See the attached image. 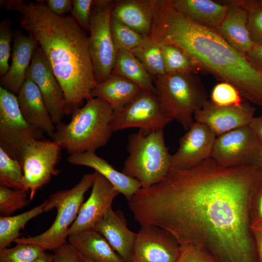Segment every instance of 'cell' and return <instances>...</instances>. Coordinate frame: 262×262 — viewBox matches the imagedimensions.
<instances>
[{
    "label": "cell",
    "instance_id": "obj_35",
    "mask_svg": "<svg viewBox=\"0 0 262 262\" xmlns=\"http://www.w3.org/2000/svg\"><path fill=\"white\" fill-rule=\"evenodd\" d=\"M26 190L14 189L0 185V216H8L26 206L31 201Z\"/></svg>",
    "mask_w": 262,
    "mask_h": 262
},
{
    "label": "cell",
    "instance_id": "obj_12",
    "mask_svg": "<svg viewBox=\"0 0 262 262\" xmlns=\"http://www.w3.org/2000/svg\"><path fill=\"white\" fill-rule=\"evenodd\" d=\"M61 147L53 141L33 140L28 145L22 167L23 183L33 199L36 192L47 184L60 170L56 168Z\"/></svg>",
    "mask_w": 262,
    "mask_h": 262
},
{
    "label": "cell",
    "instance_id": "obj_45",
    "mask_svg": "<svg viewBox=\"0 0 262 262\" xmlns=\"http://www.w3.org/2000/svg\"><path fill=\"white\" fill-rule=\"evenodd\" d=\"M249 126L262 146V115L254 117Z\"/></svg>",
    "mask_w": 262,
    "mask_h": 262
},
{
    "label": "cell",
    "instance_id": "obj_4",
    "mask_svg": "<svg viewBox=\"0 0 262 262\" xmlns=\"http://www.w3.org/2000/svg\"><path fill=\"white\" fill-rule=\"evenodd\" d=\"M114 110L104 100L91 97L71 114L67 124L55 126L52 141L69 155L95 152L105 146L113 132L111 122Z\"/></svg>",
    "mask_w": 262,
    "mask_h": 262
},
{
    "label": "cell",
    "instance_id": "obj_1",
    "mask_svg": "<svg viewBox=\"0 0 262 262\" xmlns=\"http://www.w3.org/2000/svg\"><path fill=\"white\" fill-rule=\"evenodd\" d=\"M262 180L257 165L223 167L210 157L189 169L171 166L128 205L141 226L166 230L180 246H200L217 262H259L251 203Z\"/></svg>",
    "mask_w": 262,
    "mask_h": 262
},
{
    "label": "cell",
    "instance_id": "obj_28",
    "mask_svg": "<svg viewBox=\"0 0 262 262\" xmlns=\"http://www.w3.org/2000/svg\"><path fill=\"white\" fill-rule=\"evenodd\" d=\"M48 200L22 213L0 217V248L7 247L19 238L20 229L32 219L45 212Z\"/></svg>",
    "mask_w": 262,
    "mask_h": 262
},
{
    "label": "cell",
    "instance_id": "obj_14",
    "mask_svg": "<svg viewBox=\"0 0 262 262\" xmlns=\"http://www.w3.org/2000/svg\"><path fill=\"white\" fill-rule=\"evenodd\" d=\"M216 137L207 125L194 121L180 138L177 150L171 155V166L189 169L210 158Z\"/></svg>",
    "mask_w": 262,
    "mask_h": 262
},
{
    "label": "cell",
    "instance_id": "obj_44",
    "mask_svg": "<svg viewBox=\"0 0 262 262\" xmlns=\"http://www.w3.org/2000/svg\"><path fill=\"white\" fill-rule=\"evenodd\" d=\"M246 55L262 71V45L254 44Z\"/></svg>",
    "mask_w": 262,
    "mask_h": 262
},
{
    "label": "cell",
    "instance_id": "obj_18",
    "mask_svg": "<svg viewBox=\"0 0 262 262\" xmlns=\"http://www.w3.org/2000/svg\"><path fill=\"white\" fill-rule=\"evenodd\" d=\"M16 97L20 111L26 121L52 138L55 125L39 88L27 73Z\"/></svg>",
    "mask_w": 262,
    "mask_h": 262
},
{
    "label": "cell",
    "instance_id": "obj_33",
    "mask_svg": "<svg viewBox=\"0 0 262 262\" xmlns=\"http://www.w3.org/2000/svg\"><path fill=\"white\" fill-rule=\"evenodd\" d=\"M247 12V29L256 45H262V0H232Z\"/></svg>",
    "mask_w": 262,
    "mask_h": 262
},
{
    "label": "cell",
    "instance_id": "obj_10",
    "mask_svg": "<svg viewBox=\"0 0 262 262\" xmlns=\"http://www.w3.org/2000/svg\"><path fill=\"white\" fill-rule=\"evenodd\" d=\"M172 121L163 111L156 93L142 89L125 106L114 111L111 126L113 132L132 128L151 132L164 130Z\"/></svg>",
    "mask_w": 262,
    "mask_h": 262
},
{
    "label": "cell",
    "instance_id": "obj_9",
    "mask_svg": "<svg viewBox=\"0 0 262 262\" xmlns=\"http://www.w3.org/2000/svg\"><path fill=\"white\" fill-rule=\"evenodd\" d=\"M44 133L25 119L16 95L0 86V147L22 165L28 144L33 140H42Z\"/></svg>",
    "mask_w": 262,
    "mask_h": 262
},
{
    "label": "cell",
    "instance_id": "obj_5",
    "mask_svg": "<svg viewBox=\"0 0 262 262\" xmlns=\"http://www.w3.org/2000/svg\"><path fill=\"white\" fill-rule=\"evenodd\" d=\"M153 81L164 114L187 131L195 121V113L209 100L200 77L194 73H165Z\"/></svg>",
    "mask_w": 262,
    "mask_h": 262
},
{
    "label": "cell",
    "instance_id": "obj_15",
    "mask_svg": "<svg viewBox=\"0 0 262 262\" xmlns=\"http://www.w3.org/2000/svg\"><path fill=\"white\" fill-rule=\"evenodd\" d=\"M27 74L39 88L54 124L61 123L65 115L64 93L39 46L33 53Z\"/></svg>",
    "mask_w": 262,
    "mask_h": 262
},
{
    "label": "cell",
    "instance_id": "obj_39",
    "mask_svg": "<svg viewBox=\"0 0 262 262\" xmlns=\"http://www.w3.org/2000/svg\"><path fill=\"white\" fill-rule=\"evenodd\" d=\"M93 0H73L70 11L73 18L82 27L89 30Z\"/></svg>",
    "mask_w": 262,
    "mask_h": 262
},
{
    "label": "cell",
    "instance_id": "obj_46",
    "mask_svg": "<svg viewBox=\"0 0 262 262\" xmlns=\"http://www.w3.org/2000/svg\"><path fill=\"white\" fill-rule=\"evenodd\" d=\"M33 262H53V255L44 252Z\"/></svg>",
    "mask_w": 262,
    "mask_h": 262
},
{
    "label": "cell",
    "instance_id": "obj_48",
    "mask_svg": "<svg viewBox=\"0 0 262 262\" xmlns=\"http://www.w3.org/2000/svg\"><path fill=\"white\" fill-rule=\"evenodd\" d=\"M258 165L262 169V148L261 149Z\"/></svg>",
    "mask_w": 262,
    "mask_h": 262
},
{
    "label": "cell",
    "instance_id": "obj_32",
    "mask_svg": "<svg viewBox=\"0 0 262 262\" xmlns=\"http://www.w3.org/2000/svg\"><path fill=\"white\" fill-rule=\"evenodd\" d=\"M46 250L38 245L17 243L12 248H0V262H33Z\"/></svg>",
    "mask_w": 262,
    "mask_h": 262
},
{
    "label": "cell",
    "instance_id": "obj_31",
    "mask_svg": "<svg viewBox=\"0 0 262 262\" xmlns=\"http://www.w3.org/2000/svg\"><path fill=\"white\" fill-rule=\"evenodd\" d=\"M0 185L14 189L26 190L21 164L11 157L0 147Z\"/></svg>",
    "mask_w": 262,
    "mask_h": 262
},
{
    "label": "cell",
    "instance_id": "obj_22",
    "mask_svg": "<svg viewBox=\"0 0 262 262\" xmlns=\"http://www.w3.org/2000/svg\"><path fill=\"white\" fill-rule=\"evenodd\" d=\"M219 2L228 6L226 16L215 30L232 47L246 55L254 45L247 29V12L231 0Z\"/></svg>",
    "mask_w": 262,
    "mask_h": 262
},
{
    "label": "cell",
    "instance_id": "obj_37",
    "mask_svg": "<svg viewBox=\"0 0 262 262\" xmlns=\"http://www.w3.org/2000/svg\"><path fill=\"white\" fill-rule=\"evenodd\" d=\"M11 22L7 17L0 23V75L4 76L10 65L9 60L11 53V43L14 38V32L11 27Z\"/></svg>",
    "mask_w": 262,
    "mask_h": 262
},
{
    "label": "cell",
    "instance_id": "obj_26",
    "mask_svg": "<svg viewBox=\"0 0 262 262\" xmlns=\"http://www.w3.org/2000/svg\"><path fill=\"white\" fill-rule=\"evenodd\" d=\"M142 89L133 82L112 73L106 81L96 84L91 96L104 100L116 111L130 102Z\"/></svg>",
    "mask_w": 262,
    "mask_h": 262
},
{
    "label": "cell",
    "instance_id": "obj_43",
    "mask_svg": "<svg viewBox=\"0 0 262 262\" xmlns=\"http://www.w3.org/2000/svg\"><path fill=\"white\" fill-rule=\"evenodd\" d=\"M251 230L255 241L259 262H262V222H254Z\"/></svg>",
    "mask_w": 262,
    "mask_h": 262
},
{
    "label": "cell",
    "instance_id": "obj_36",
    "mask_svg": "<svg viewBox=\"0 0 262 262\" xmlns=\"http://www.w3.org/2000/svg\"><path fill=\"white\" fill-rule=\"evenodd\" d=\"M210 100L220 106H239L244 102L239 91L226 82H221L213 86Z\"/></svg>",
    "mask_w": 262,
    "mask_h": 262
},
{
    "label": "cell",
    "instance_id": "obj_25",
    "mask_svg": "<svg viewBox=\"0 0 262 262\" xmlns=\"http://www.w3.org/2000/svg\"><path fill=\"white\" fill-rule=\"evenodd\" d=\"M170 1L176 9L192 21L215 29L223 21L228 9L227 5L211 0H170Z\"/></svg>",
    "mask_w": 262,
    "mask_h": 262
},
{
    "label": "cell",
    "instance_id": "obj_27",
    "mask_svg": "<svg viewBox=\"0 0 262 262\" xmlns=\"http://www.w3.org/2000/svg\"><path fill=\"white\" fill-rule=\"evenodd\" d=\"M112 73L133 82L143 89L156 93L152 78L131 51H117Z\"/></svg>",
    "mask_w": 262,
    "mask_h": 262
},
{
    "label": "cell",
    "instance_id": "obj_23",
    "mask_svg": "<svg viewBox=\"0 0 262 262\" xmlns=\"http://www.w3.org/2000/svg\"><path fill=\"white\" fill-rule=\"evenodd\" d=\"M153 0L114 1L111 18L143 36L149 35L153 16Z\"/></svg>",
    "mask_w": 262,
    "mask_h": 262
},
{
    "label": "cell",
    "instance_id": "obj_19",
    "mask_svg": "<svg viewBox=\"0 0 262 262\" xmlns=\"http://www.w3.org/2000/svg\"><path fill=\"white\" fill-rule=\"evenodd\" d=\"M100 232L119 256L125 262L133 260V246L136 233L131 230L122 212L111 208L96 224Z\"/></svg>",
    "mask_w": 262,
    "mask_h": 262
},
{
    "label": "cell",
    "instance_id": "obj_38",
    "mask_svg": "<svg viewBox=\"0 0 262 262\" xmlns=\"http://www.w3.org/2000/svg\"><path fill=\"white\" fill-rule=\"evenodd\" d=\"M176 262H217L206 249L196 245L180 246V252Z\"/></svg>",
    "mask_w": 262,
    "mask_h": 262
},
{
    "label": "cell",
    "instance_id": "obj_24",
    "mask_svg": "<svg viewBox=\"0 0 262 262\" xmlns=\"http://www.w3.org/2000/svg\"><path fill=\"white\" fill-rule=\"evenodd\" d=\"M68 243L81 255L95 262H125L94 228L69 235Z\"/></svg>",
    "mask_w": 262,
    "mask_h": 262
},
{
    "label": "cell",
    "instance_id": "obj_20",
    "mask_svg": "<svg viewBox=\"0 0 262 262\" xmlns=\"http://www.w3.org/2000/svg\"><path fill=\"white\" fill-rule=\"evenodd\" d=\"M38 46L31 36L20 31L14 33L12 62L0 79L2 87L17 95L26 79L33 53Z\"/></svg>",
    "mask_w": 262,
    "mask_h": 262
},
{
    "label": "cell",
    "instance_id": "obj_3",
    "mask_svg": "<svg viewBox=\"0 0 262 262\" xmlns=\"http://www.w3.org/2000/svg\"><path fill=\"white\" fill-rule=\"evenodd\" d=\"M149 35L159 45L180 49L199 70L232 84L243 98L262 106V71L215 29L199 24L183 15L170 0L154 1Z\"/></svg>",
    "mask_w": 262,
    "mask_h": 262
},
{
    "label": "cell",
    "instance_id": "obj_16",
    "mask_svg": "<svg viewBox=\"0 0 262 262\" xmlns=\"http://www.w3.org/2000/svg\"><path fill=\"white\" fill-rule=\"evenodd\" d=\"M94 172L95 177L90 195L82 204L76 219L70 227L69 235L94 228L97 222L112 208L114 199L119 194L106 178L97 172Z\"/></svg>",
    "mask_w": 262,
    "mask_h": 262
},
{
    "label": "cell",
    "instance_id": "obj_21",
    "mask_svg": "<svg viewBox=\"0 0 262 262\" xmlns=\"http://www.w3.org/2000/svg\"><path fill=\"white\" fill-rule=\"evenodd\" d=\"M67 161L73 165L93 168L106 178L128 201L141 188L138 180L117 170L95 152L85 151L69 155Z\"/></svg>",
    "mask_w": 262,
    "mask_h": 262
},
{
    "label": "cell",
    "instance_id": "obj_8",
    "mask_svg": "<svg viewBox=\"0 0 262 262\" xmlns=\"http://www.w3.org/2000/svg\"><path fill=\"white\" fill-rule=\"evenodd\" d=\"M114 1H93L90 17L89 50L97 84L106 81L112 74L117 50L111 30V11Z\"/></svg>",
    "mask_w": 262,
    "mask_h": 262
},
{
    "label": "cell",
    "instance_id": "obj_34",
    "mask_svg": "<svg viewBox=\"0 0 262 262\" xmlns=\"http://www.w3.org/2000/svg\"><path fill=\"white\" fill-rule=\"evenodd\" d=\"M111 30L113 42L117 51H131L140 45L144 37L130 28L112 18Z\"/></svg>",
    "mask_w": 262,
    "mask_h": 262
},
{
    "label": "cell",
    "instance_id": "obj_13",
    "mask_svg": "<svg viewBox=\"0 0 262 262\" xmlns=\"http://www.w3.org/2000/svg\"><path fill=\"white\" fill-rule=\"evenodd\" d=\"M180 246L167 231L153 225H142L133 246L136 262H176Z\"/></svg>",
    "mask_w": 262,
    "mask_h": 262
},
{
    "label": "cell",
    "instance_id": "obj_47",
    "mask_svg": "<svg viewBox=\"0 0 262 262\" xmlns=\"http://www.w3.org/2000/svg\"><path fill=\"white\" fill-rule=\"evenodd\" d=\"M80 262H95L88 259L78 253Z\"/></svg>",
    "mask_w": 262,
    "mask_h": 262
},
{
    "label": "cell",
    "instance_id": "obj_11",
    "mask_svg": "<svg viewBox=\"0 0 262 262\" xmlns=\"http://www.w3.org/2000/svg\"><path fill=\"white\" fill-rule=\"evenodd\" d=\"M262 148L247 125L216 136L211 158L223 167L258 166Z\"/></svg>",
    "mask_w": 262,
    "mask_h": 262
},
{
    "label": "cell",
    "instance_id": "obj_17",
    "mask_svg": "<svg viewBox=\"0 0 262 262\" xmlns=\"http://www.w3.org/2000/svg\"><path fill=\"white\" fill-rule=\"evenodd\" d=\"M255 109L249 104L220 106L209 100L194 115V120L207 125L216 136L235 129L249 125Z\"/></svg>",
    "mask_w": 262,
    "mask_h": 262
},
{
    "label": "cell",
    "instance_id": "obj_40",
    "mask_svg": "<svg viewBox=\"0 0 262 262\" xmlns=\"http://www.w3.org/2000/svg\"><path fill=\"white\" fill-rule=\"evenodd\" d=\"M53 252V262H80L78 252L69 243Z\"/></svg>",
    "mask_w": 262,
    "mask_h": 262
},
{
    "label": "cell",
    "instance_id": "obj_7",
    "mask_svg": "<svg viewBox=\"0 0 262 262\" xmlns=\"http://www.w3.org/2000/svg\"><path fill=\"white\" fill-rule=\"evenodd\" d=\"M95 177V172L85 174L72 188L51 194L45 209V212L56 209L51 226L39 235L19 237L15 243L34 244L53 251L66 244L69 229L78 215L85 193L92 187Z\"/></svg>",
    "mask_w": 262,
    "mask_h": 262
},
{
    "label": "cell",
    "instance_id": "obj_30",
    "mask_svg": "<svg viewBox=\"0 0 262 262\" xmlns=\"http://www.w3.org/2000/svg\"><path fill=\"white\" fill-rule=\"evenodd\" d=\"M165 73L197 74L200 71L195 62L183 51L169 45H160Z\"/></svg>",
    "mask_w": 262,
    "mask_h": 262
},
{
    "label": "cell",
    "instance_id": "obj_42",
    "mask_svg": "<svg viewBox=\"0 0 262 262\" xmlns=\"http://www.w3.org/2000/svg\"><path fill=\"white\" fill-rule=\"evenodd\" d=\"M45 1L47 7L59 16H65L71 11L73 5L72 0H47Z\"/></svg>",
    "mask_w": 262,
    "mask_h": 262
},
{
    "label": "cell",
    "instance_id": "obj_6",
    "mask_svg": "<svg viewBox=\"0 0 262 262\" xmlns=\"http://www.w3.org/2000/svg\"><path fill=\"white\" fill-rule=\"evenodd\" d=\"M129 153L121 172L138 180L141 188H148L162 180L171 164L164 130L146 132L139 130L128 137Z\"/></svg>",
    "mask_w": 262,
    "mask_h": 262
},
{
    "label": "cell",
    "instance_id": "obj_41",
    "mask_svg": "<svg viewBox=\"0 0 262 262\" xmlns=\"http://www.w3.org/2000/svg\"><path fill=\"white\" fill-rule=\"evenodd\" d=\"M252 223L262 222V180L257 188L251 203Z\"/></svg>",
    "mask_w": 262,
    "mask_h": 262
},
{
    "label": "cell",
    "instance_id": "obj_2",
    "mask_svg": "<svg viewBox=\"0 0 262 262\" xmlns=\"http://www.w3.org/2000/svg\"><path fill=\"white\" fill-rule=\"evenodd\" d=\"M0 5L20 15L21 27L42 49L63 90L65 115L82 107L97 84L82 28L72 17L52 12L45 1L2 0Z\"/></svg>",
    "mask_w": 262,
    "mask_h": 262
},
{
    "label": "cell",
    "instance_id": "obj_49",
    "mask_svg": "<svg viewBox=\"0 0 262 262\" xmlns=\"http://www.w3.org/2000/svg\"><path fill=\"white\" fill-rule=\"evenodd\" d=\"M131 262H135L134 260H132V261H131Z\"/></svg>",
    "mask_w": 262,
    "mask_h": 262
},
{
    "label": "cell",
    "instance_id": "obj_29",
    "mask_svg": "<svg viewBox=\"0 0 262 262\" xmlns=\"http://www.w3.org/2000/svg\"><path fill=\"white\" fill-rule=\"evenodd\" d=\"M131 52L152 79L165 73L160 46L149 35L144 36L140 45Z\"/></svg>",
    "mask_w": 262,
    "mask_h": 262
}]
</instances>
